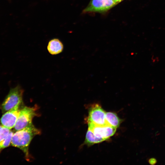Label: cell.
I'll return each instance as SVG.
<instances>
[{"label": "cell", "instance_id": "obj_4", "mask_svg": "<svg viewBox=\"0 0 165 165\" xmlns=\"http://www.w3.org/2000/svg\"><path fill=\"white\" fill-rule=\"evenodd\" d=\"M89 109L87 123L100 126L108 124L106 120V112L99 104H92Z\"/></svg>", "mask_w": 165, "mask_h": 165}, {"label": "cell", "instance_id": "obj_1", "mask_svg": "<svg viewBox=\"0 0 165 165\" xmlns=\"http://www.w3.org/2000/svg\"><path fill=\"white\" fill-rule=\"evenodd\" d=\"M40 133V130L32 123L13 134L11 143V145L21 150L26 159L29 160L30 158L28 149L30 143L35 136Z\"/></svg>", "mask_w": 165, "mask_h": 165}, {"label": "cell", "instance_id": "obj_13", "mask_svg": "<svg viewBox=\"0 0 165 165\" xmlns=\"http://www.w3.org/2000/svg\"><path fill=\"white\" fill-rule=\"evenodd\" d=\"M2 125H0V130L1 129V128H2Z\"/></svg>", "mask_w": 165, "mask_h": 165}, {"label": "cell", "instance_id": "obj_10", "mask_svg": "<svg viewBox=\"0 0 165 165\" xmlns=\"http://www.w3.org/2000/svg\"><path fill=\"white\" fill-rule=\"evenodd\" d=\"M105 141L104 139L96 136L91 130L88 129L83 144L89 146L101 143Z\"/></svg>", "mask_w": 165, "mask_h": 165}, {"label": "cell", "instance_id": "obj_7", "mask_svg": "<svg viewBox=\"0 0 165 165\" xmlns=\"http://www.w3.org/2000/svg\"><path fill=\"white\" fill-rule=\"evenodd\" d=\"M20 106H16L5 113L0 120L2 126L10 130L14 127L21 110Z\"/></svg>", "mask_w": 165, "mask_h": 165}, {"label": "cell", "instance_id": "obj_8", "mask_svg": "<svg viewBox=\"0 0 165 165\" xmlns=\"http://www.w3.org/2000/svg\"><path fill=\"white\" fill-rule=\"evenodd\" d=\"M47 48L50 54L52 55H56L62 51L63 45L59 39L54 38L49 42Z\"/></svg>", "mask_w": 165, "mask_h": 165}, {"label": "cell", "instance_id": "obj_11", "mask_svg": "<svg viewBox=\"0 0 165 165\" xmlns=\"http://www.w3.org/2000/svg\"><path fill=\"white\" fill-rule=\"evenodd\" d=\"M13 133L10 131L8 136L0 142V152L4 148L9 146L11 143Z\"/></svg>", "mask_w": 165, "mask_h": 165}, {"label": "cell", "instance_id": "obj_12", "mask_svg": "<svg viewBox=\"0 0 165 165\" xmlns=\"http://www.w3.org/2000/svg\"><path fill=\"white\" fill-rule=\"evenodd\" d=\"M114 2L116 4L118 3L119 2H121L123 0H113Z\"/></svg>", "mask_w": 165, "mask_h": 165}, {"label": "cell", "instance_id": "obj_5", "mask_svg": "<svg viewBox=\"0 0 165 165\" xmlns=\"http://www.w3.org/2000/svg\"><path fill=\"white\" fill-rule=\"evenodd\" d=\"M116 4L113 0H91L83 12H104L108 10Z\"/></svg>", "mask_w": 165, "mask_h": 165}, {"label": "cell", "instance_id": "obj_3", "mask_svg": "<svg viewBox=\"0 0 165 165\" xmlns=\"http://www.w3.org/2000/svg\"><path fill=\"white\" fill-rule=\"evenodd\" d=\"M37 106H25L21 109L19 116L14 127L16 131L23 129L32 124L33 118L37 115Z\"/></svg>", "mask_w": 165, "mask_h": 165}, {"label": "cell", "instance_id": "obj_9", "mask_svg": "<svg viewBox=\"0 0 165 165\" xmlns=\"http://www.w3.org/2000/svg\"><path fill=\"white\" fill-rule=\"evenodd\" d=\"M106 120L108 124L116 129L122 122L116 113L112 112H106Z\"/></svg>", "mask_w": 165, "mask_h": 165}, {"label": "cell", "instance_id": "obj_6", "mask_svg": "<svg viewBox=\"0 0 165 165\" xmlns=\"http://www.w3.org/2000/svg\"><path fill=\"white\" fill-rule=\"evenodd\" d=\"M87 123L88 129L91 130L96 136L105 141L113 136L116 130V128L108 124L100 126L90 123Z\"/></svg>", "mask_w": 165, "mask_h": 165}, {"label": "cell", "instance_id": "obj_2", "mask_svg": "<svg viewBox=\"0 0 165 165\" xmlns=\"http://www.w3.org/2000/svg\"><path fill=\"white\" fill-rule=\"evenodd\" d=\"M24 92L19 85L11 88L1 105L2 112L5 113L16 106H21L23 103Z\"/></svg>", "mask_w": 165, "mask_h": 165}]
</instances>
